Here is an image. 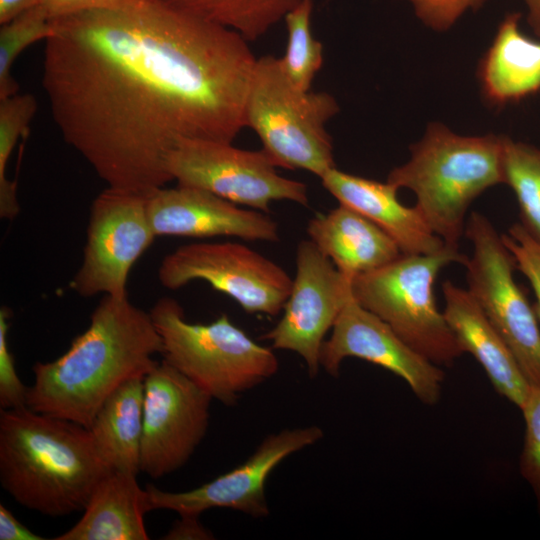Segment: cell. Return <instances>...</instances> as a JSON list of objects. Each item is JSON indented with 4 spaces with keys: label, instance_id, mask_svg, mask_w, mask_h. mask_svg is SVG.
I'll return each instance as SVG.
<instances>
[{
    "label": "cell",
    "instance_id": "obj_1",
    "mask_svg": "<svg viewBox=\"0 0 540 540\" xmlns=\"http://www.w3.org/2000/svg\"><path fill=\"white\" fill-rule=\"evenodd\" d=\"M42 86L64 141L107 187L172 180L183 139L232 143L257 57L242 35L160 0L51 20Z\"/></svg>",
    "mask_w": 540,
    "mask_h": 540
},
{
    "label": "cell",
    "instance_id": "obj_2",
    "mask_svg": "<svg viewBox=\"0 0 540 540\" xmlns=\"http://www.w3.org/2000/svg\"><path fill=\"white\" fill-rule=\"evenodd\" d=\"M162 340L149 312L127 296L103 295L86 330L50 362H37L26 406L89 428L105 400L124 382L159 363Z\"/></svg>",
    "mask_w": 540,
    "mask_h": 540
},
{
    "label": "cell",
    "instance_id": "obj_3",
    "mask_svg": "<svg viewBox=\"0 0 540 540\" xmlns=\"http://www.w3.org/2000/svg\"><path fill=\"white\" fill-rule=\"evenodd\" d=\"M111 471L88 428L27 406L0 409V482L20 505L55 517L81 512Z\"/></svg>",
    "mask_w": 540,
    "mask_h": 540
},
{
    "label": "cell",
    "instance_id": "obj_4",
    "mask_svg": "<svg viewBox=\"0 0 540 540\" xmlns=\"http://www.w3.org/2000/svg\"><path fill=\"white\" fill-rule=\"evenodd\" d=\"M504 139L459 135L442 123H431L410 146L409 160L393 168L386 181L413 192L414 206L433 233L459 249L472 202L504 184Z\"/></svg>",
    "mask_w": 540,
    "mask_h": 540
},
{
    "label": "cell",
    "instance_id": "obj_5",
    "mask_svg": "<svg viewBox=\"0 0 540 540\" xmlns=\"http://www.w3.org/2000/svg\"><path fill=\"white\" fill-rule=\"evenodd\" d=\"M162 340L163 360L227 406L272 376L279 361L226 314L208 324L186 320L180 303L163 297L149 311Z\"/></svg>",
    "mask_w": 540,
    "mask_h": 540
},
{
    "label": "cell",
    "instance_id": "obj_6",
    "mask_svg": "<svg viewBox=\"0 0 540 540\" xmlns=\"http://www.w3.org/2000/svg\"><path fill=\"white\" fill-rule=\"evenodd\" d=\"M339 110L331 94L297 88L280 58H257L246 97V127L257 134L276 167L319 178L336 167L326 124Z\"/></svg>",
    "mask_w": 540,
    "mask_h": 540
},
{
    "label": "cell",
    "instance_id": "obj_7",
    "mask_svg": "<svg viewBox=\"0 0 540 540\" xmlns=\"http://www.w3.org/2000/svg\"><path fill=\"white\" fill-rule=\"evenodd\" d=\"M466 255L445 246L434 254H402L393 262L352 278L355 300L385 321L408 345L438 366L463 354L435 299L434 284L451 263Z\"/></svg>",
    "mask_w": 540,
    "mask_h": 540
},
{
    "label": "cell",
    "instance_id": "obj_8",
    "mask_svg": "<svg viewBox=\"0 0 540 540\" xmlns=\"http://www.w3.org/2000/svg\"><path fill=\"white\" fill-rule=\"evenodd\" d=\"M464 237L473 247L472 255L462 262L467 290L509 346L530 384L540 385V323L515 281L512 254L480 212L468 216Z\"/></svg>",
    "mask_w": 540,
    "mask_h": 540
},
{
    "label": "cell",
    "instance_id": "obj_9",
    "mask_svg": "<svg viewBox=\"0 0 540 540\" xmlns=\"http://www.w3.org/2000/svg\"><path fill=\"white\" fill-rule=\"evenodd\" d=\"M168 171L178 185L198 188L237 205L268 213L274 201L307 207L303 182L281 176L261 150H245L229 142L183 139L168 157Z\"/></svg>",
    "mask_w": 540,
    "mask_h": 540
},
{
    "label": "cell",
    "instance_id": "obj_10",
    "mask_svg": "<svg viewBox=\"0 0 540 540\" xmlns=\"http://www.w3.org/2000/svg\"><path fill=\"white\" fill-rule=\"evenodd\" d=\"M164 288L203 280L251 314L278 315L293 279L280 265L237 242L191 243L166 255L158 269Z\"/></svg>",
    "mask_w": 540,
    "mask_h": 540
},
{
    "label": "cell",
    "instance_id": "obj_11",
    "mask_svg": "<svg viewBox=\"0 0 540 540\" xmlns=\"http://www.w3.org/2000/svg\"><path fill=\"white\" fill-rule=\"evenodd\" d=\"M155 235L147 195L107 187L92 202L81 265L70 287L80 296H127L130 270Z\"/></svg>",
    "mask_w": 540,
    "mask_h": 540
},
{
    "label": "cell",
    "instance_id": "obj_12",
    "mask_svg": "<svg viewBox=\"0 0 540 540\" xmlns=\"http://www.w3.org/2000/svg\"><path fill=\"white\" fill-rule=\"evenodd\" d=\"M211 400L164 360L145 376L140 472L160 478L186 464L207 432Z\"/></svg>",
    "mask_w": 540,
    "mask_h": 540
},
{
    "label": "cell",
    "instance_id": "obj_13",
    "mask_svg": "<svg viewBox=\"0 0 540 540\" xmlns=\"http://www.w3.org/2000/svg\"><path fill=\"white\" fill-rule=\"evenodd\" d=\"M351 282L352 278L341 273L311 240H302L284 314L262 339L271 341L273 349L297 353L309 377H316L325 335L352 296Z\"/></svg>",
    "mask_w": 540,
    "mask_h": 540
},
{
    "label": "cell",
    "instance_id": "obj_14",
    "mask_svg": "<svg viewBox=\"0 0 540 540\" xmlns=\"http://www.w3.org/2000/svg\"><path fill=\"white\" fill-rule=\"evenodd\" d=\"M323 436V430L316 425L270 434L245 462L188 491L169 492L148 484L145 488L151 510L199 516L211 508H228L253 518L266 517L269 507L265 487L272 471L285 458L315 444Z\"/></svg>",
    "mask_w": 540,
    "mask_h": 540
},
{
    "label": "cell",
    "instance_id": "obj_15",
    "mask_svg": "<svg viewBox=\"0 0 540 540\" xmlns=\"http://www.w3.org/2000/svg\"><path fill=\"white\" fill-rule=\"evenodd\" d=\"M348 357L371 362L394 373L425 404L432 405L440 399L442 369L408 345L353 295L337 317L331 336L323 342L320 366L332 377H338L341 363Z\"/></svg>",
    "mask_w": 540,
    "mask_h": 540
},
{
    "label": "cell",
    "instance_id": "obj_16",
    "mask_svg": "<svg viewBox=\"0 0 540 540\" xmlns=\"http://www.w3.org/2000/svg\"><path fill=\"white\" fill-rule=\"evenodd\" d=\"M147 213L156 236L237 237L276 242L278 223L268 213L245 209L215 194L178 185L147 195Z\"/></svg>",
    "mask_w": 540,
    "mask_h": 540
},
{
    "label": "cell",
    "instance_id": "obj_17",
    "mask_svg": "<svg viewBox=\"0 0 540 540\" xmlns=\"http://www.w3.org/2000/svg\"><path fill=\"white\" fill-rule=\"evenodd\" d=\"M320 180L339 204L359 212L391 236L402 254L427 255L445 248L444 241L433 233L416 207L399 201V189L388 181L353 175L336 167Z\"/></svg>",
    "mask_w": 540,
    "mask_h": 540
},
{
    "label": "cell",
    "instance_id": "obj_18",
    "mask_svg": "<svg viewBox=\"0 0 540 540\" xmlns=\"http://www.w3.org/2000/svg\"><path fill=\"white\" fill-rule=\"evenodd\" d=\"M442 293L444 316L462 352L471 354L495 390L521 409L531 384L509 346L467 289L446 280L442 283Z\"/></svg>",
    "mask_w": 540,
    "mask_h": 540
},
{
    "label": "cell",
    "instance_id": "obj_19",
    "mask_svg": "<svg viewBox=\"0 0 540 540\" xmlns=\"http://www.w3.org/2000/svg\"><path fill=\"white\" fill-rule=\"evenodd\" d=\"M306 231L320 252L350 278L381 268L402 255L383 229L343 204L311 218Z\"/></svg>",
    "mask_w": 540,
    "mask_h": 540
},
{
    "label": "cell",
    "instance_id": "obj_20",
    "mask_svg": "<svg viewBox=\"0 0 540 540\" xmlns=\"http://www.w3.org/2000/svg\"><path fill=\"white\" fill-rule=\"evenodd\" d=\"M135 474L112 470L97 485L79 521L55 540H147L149 495Z\"/></svg>",
    "mask_w": 540,
    "mask_h": 540
},
{
    "label": "cell",
    "instance_id": "obj_21",
    "mask_svg": "<svg viewBox=\"0 0 540 540\" xmlns=\"http://www.w3.org/2000/svg\"><path fill=\"white\" fill-rule=\"evenodd\" d=\"M521 14H507L480 63L485 98L497 105L518 101L540 90V41L523 33Z\"/></svg>",
    "mask_w": 540,
    "mask_h": 540
},
{
    "label": "cell",
    "instance_id": "obj_22",
    "mask_svg": "<svg viewBox=\"0 0 540 540\" xmlns=\"http://www.w3.org/2000/svg\"><path fill=\"white\" fill-rule=\"evenodd\" d=\"M144 378L120 385L101 405L88 428L104 462L137 475L143 429Z\"/></svg>",
    "mask_w": 540,
    "mask_h": 540
},
{
    "label": "cell",
    "instance_id": "obj_23",
    "mask_svg": "<svg viewBox=\"0 0 540 540\" xmlns=\"http://www.w3.org/2000/svg\"><path fill=\"white\" fill-rule=\"evenodd\" d=\"M185 13L222 25L255 41L284 20L303 0H160Z\"/></svg>",
    "mask_w": 540,
    "mask_h": 540
},
{
    "label": "cell",
    "instance_id": "obj_24",
    "mask_svg": "<svg viewBox=\"0 0 540 540\" xmlns=\"http://www.w3.org/2000/svg\"><path fill=\"white\" fill-rule=\"evenodd\" d=\"M504 184L517 201L520 223L540 241V148L505 136Z\"/></svg>",
    "mask_w": 540,
    "mask_h": 540
},
{
    "label": "cell",
    "instance_id": "obj_25",
    "mask_svg": "<svg viewBox=\"0 0 540 540\" xmlns=\"http://www.w3.org/2000/svg\"><path fill=\"white\" fill-rule=\"evenodd\" d=\"M313 0H303L289 11L284 22L287 47L281 60L289 80L300 90H311L312 82L323 65V44L314 38L311 29Z\"/></svg>",
    "mask_w": 540,
    "mask_h": 540
},
{
    "label": "cell",
    "instance_id": "obj_26",
    "mask_svg": "<svg viewBox=\"0 0 540 540\" xmlns=\"http://www.w3.org/2000/svg\"><path fill=\"white\" fill-rule=\"evenodd\" d=\"M53 33L51 19L39 5L23 11L0 27V99L19 93L12 74L17 57L30 45Z\"/></svg>",
    "mask_w": 540,
    "mask_h": 540
},
{
    "label": "cell",
    "instance_id": "obj_27",
    "mask_svg": "<svg viewBox=\"0 0 540 540\" xmlns=\"http://www.w3.org/2000/svg\"><path fill=\"white\" fill-rule=\"evenodd\" d=\"M36 98L30 93H17L0 99V197L17 194L16 183L6 176L11 153L20 139L29 132L30 123L37 111Z\"/></svg>",
    "mask_w": 540,
    "mask_h": 540
},
{
    "label": "cell",
    "instance_id": "obj_28",
    "mask_svg": "<svg viewBox=\"0 0 540 540\" xmlns=\"http://www.w3.org/2000/svg\"><path fill=\"white\" fill-rule=\"evenodd\" d=\"M525 421V436L519 468L540 508V385H531L520 409Z\"/></svg>",
    "mask_w": 540,
    "mask_h": 540
},
{
    "label": "cell",
    "instance_id": "obj_29",
    "mask_svg": "<svg viewBox=\"0 0 540 540\" xmlns=\"http://www.w3.org/2000/svg\"><path fill=\"white\" fill-rule=\"evenodd\" d=\"M501 238L515 260L516 269L526 277L533 289L536 298L534 310L540 323V241L520 222L512 224L501 234Z\"/></svg>",
    "mask_w": 540,
    "mask_h": 540
},
{
    "label": "cell",
    "instance_id": "obj_30",
    "mask_svg": "<svg viewBox=\"0 0 540 540\" xmlns=\"http://www.w3.org/2000/svg\"><path fill=\"white\" fill-rule=\"evenodd\" d=\"M11 311L0 309V407L13 409L26 406L28 387L20 380L15 361L8 345V329Z\"/></svg>",
    "mask_w": 540,
    "mask_h": 540
},
{
    "label": "cell",
    "instance_id": "obj_31",
    "mask_svg": "<svg viewBox=\"0 0 540 540\" xmlns=\"http://www.w3.org/2000/svg\"><path fill=\"white\" fill-rule=\"evenodd\" d=\"M415 15L436 31L450 29L467 11L485 0H407Z\"/></svg>",
    "mask_w": 540,
    "mask_h": 540
},
{
    "label": "cell",
    "instance_id": "obj_32",
    "mask_svg": "<svg viewBox=\"0 0 540 540\" xmlns=\"http://www.w3.org/2000/svg\"><path fill=\"white\" fill-rule=\"evenodd\" d=\"M138 0H38L37 5L52 20L92 9L115 8Z\"/></svg>",
    "mask_w": 540,
    "mask_h": 540
},
{
    "label": "cell",
    "instance_id": "obj_33",
    "mask_svg": "<svg viewBox=\"0 0 540 540\" xmlns=\"http://www.w3.org/2000/svg\"><path fill=\"white\" fill-rule=\"evenodd\" d=\"M212 534L204 528L198 516L180 515L169 531L162 537L165 540H185V539H212Z\"/></svg>",
    "mask_w": 540,
    "mask_h": 540
},
{
    "label": "cell",
    "instance_id": "obj_34",
    "mask_svg": "<svg viewBox=\"0 0 540 540\" xmlns=\"http://www.w3.org/2000/svg\"><path fill=\"white\" fill-rule=\"evenodd\" d=\"M23 525L3 504L0 505V540H43Z\"/></svg>",
    "mask_w": 540,
    "mask_h": 540
},
{
    "label": "cell",
    "instance_id": "obj_35",
    "mask_svg": "<svg viewBox=\"0 0 540 540\" xmlns=\"http://www.w3.org/2000/svg\"><path fill=\"white\" fill-rule=\"evenodd\" d=\"M38 0H0V24L36 5Z\"/></svg>",
    "mask_w": 540,
    "mask_h": 540
},
{
    "label": "cell",
    "instance_id": "obj_36",
    "mask_svg": "<svg viewBox=\"0 0 540 540\" xmlns=\"http://www.w3.org/2000/svg\"><path fill=\"white\" fill-rule=\"evenodd\" d=\"M527 9V22L533 32L540 37V0H523Z\"/></svg>",
    "mask_w": 540,
    "mask_h": 540
}]
</instances>
